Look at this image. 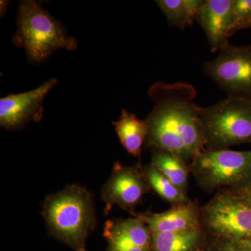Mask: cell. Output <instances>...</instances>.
Listing matches in <instances>:
<instances>
[{
  "mask_svg": "<svg viewBox=\"0 0 251 251\" xmlns=\"http://www.w3.org/2000/svg\"><path fill=\"white\" fill-rule=\"evenodd\" d=\"M148 95L153 106L145 119V148L166 150L190 164L206 150L201 107L195 102L196 89L186 82L158 81Z\"/></svg>",
  "mask_w": 251,
  "mask_h": 251,
  "instance_id": "1",
  "label": "cell"
},
{
  "mask_svg": "<svg viewBox=\"0 0 251 251\" xmlns=\"http://www.w3.org/2000/svg\"><path fill=\"white\" fill-rule=\"evenodd\" d=\"M43 216L54 237L74 251H86L96 226L93 198L87 189L72 185L50 195L44 203Z\"/></svg>",
  "mask_w": 251,
  "mask_h": 251,
  "instance_id": "2",
  "label": "cell"
},
{
  "mask_svg": "<svg viewBox=\"0 0 251 251\" xmlns=\"http://www.w3.org/2000/svg\"><path fill=\"white\" fill-rule=\"evenodd\" d=\"M17 31L13 38L14 45L25 50L28 61L40 64L61 49L75 50V38L67 29L33 0H25L18 5Z\"/></svg>",
  "mask_w": 251,
  "mask_h": 251,
  "instance_id": "3",
  "label": "cell"
},
{
  "mask_svg": "<svg viewBox=\"0 0 251 251\" xmlns=\"http://www.w3.org/2000/svg\"><path fill=\"white\" fill-rule=\"evenodd\" d=\"M206 150L251 145V100L228 97L201 108Z\"/></svg>",
  "mask_w": 251,
  "mask_h": 251,
  "instance_id": "4",
  "label": "cell"
},
{
  "mask_svg": "<svg viewBox=\"0 0 251 251\" xmlns=\"http://www.w3.org/2000/svg\"><path fill=\"white\" fill-rule=\"evenodd\" d=\"M200 187L207 193L233 188L251 180V150H204L189 164Z\"/></svg>",
  "mask_w": 251,
  "mask_h": 251,
  "instance_id": "5",
  "label": "cell"
},
{
  "mask_svg": "<svg viewBox=\"0 0 251 251\" xmlns=\"http://www.w3.org/2000/svg\"><path fill=\"white\" fill-rule=\"evenodd\" d=\"M206 235L224 239L251 237V204L229 189L218 191L200 207Z\"/></svg>",
  "mask_w": 251,
  "mask_h": 251,
  "instance_id": "6",
  "label": "cell"
},
{
  "mask_svg": "<svg viewBox=\"0 0 251 251\" xmlns=\"http://www.w3.org/2000/svg\"><path fill=\"white\" fill-rule=\"evenodd\" d=\"M203 71L227 97L251 100V45L227 44Z\"/></svg>",
  "mask_w": 251,
  "mask_h": 251,
  "instance_id": "7",
  "label": "cell"
},
{
  "mask_svg": "<svg viewBox=\"0 0 251 251\" xmlns=\"http://www.w3.org/2000/svg\"><path fill=\"white\" fill-rule=\"evenodd\" d=\"M150 190L143 169L139 166H128L115 163L110 177L102 189L105 216L115 205L136 216L135 207L142 202Z\"/></svg>",
  "mask_w": 251,
  "mask_h": 251,
  "instance_id": "8",
  "label": "cell"
},
{
  "mask_svg": "<svg viewBox=\"0 0 251 251\" xmlns=\"http://www.w3.org/2000/svg\"><path fill=\"white\" fill-rule=\"evenodd\" d=\"M55 78L40 87L0 99V125L9 130L21 129L30 122H39L44 115V101L50 91L57 85Z\"/></svg>",
  "mask_w": 251,
  "mask_h": 251,
  "instance_id": "9",
  "label": "cell"
},
{
  "mask_svg": "<svg viewBox=\"0 0 251 251\" xmlns=\"http://www.w3.org/2000/svg\"><path fill=\"white\" fill-rule=\"evenodd\" d=\"M103 237L108 242L105 251H151V229L138 216L107 221Z\"/></svg>",
  "mask_w": 251,
  "mask_h": 251,
  "instance_id": "10",
  "label": "cell"
},
{
  "mask_svg": "<svg viewBox=\"0 0 251 251\" xmlns=\"http://www.w3.org/2000/svg\"><path fill=\"white\" fill-rule=\"evenodd\" d=\"M234 0H205L197 21L205 33L212 52L229 44L234 25Z\"/></svg>",
  "mask_w": 251,
  "mask_h": 251,
  "instance_id": "11",
  "label": "cell"
},
{
  "mask_svg": "<svg viewBox=\"0 0 251 251\" xmlns=\"http://www.w3.org/2000/svg\"><path fill=\"white\" fill-rule=\"evenodd\" d=\"M200 207L191 201L186 204L172 206L171 209L159 214L147 212L136 216L148 224L151 234L186 232L202 228Z\"/></svg>",
  "mask_w": 251,
  "mask_h": 251,
  "instance_id": "12",
  "label": "cell"
},
{
  "mask_svg": "<svg viewBox=\"0 0 251 251\" xmlns=\"http://www.w3.org/2000/svg\"><path fill=\"white\" fill-rule=\"evenodd\" d=\"M112 123L122 146L132 156H140L148 134L145 120H140L135 114L122 109L120 119Z\"/></svg>",
  "mask_w": 251,
  "mask_h": 251,
  "instance_id": "13",
  "label": "cell"
},
{
  "mask_svg": "<svg viewBox=\"0 0 251 251\" xmlns=\"http://www.w3.org/2000/svg\"><path fill=\"white\" fill-rule=\"evenodd\" d=\"M205 238L202 228L152 234L151 251H200Z\"/></svg>",
  "mask_w": 251,
  "mask_h": 251,
  "instance_id": "14",
  "label": "cell"
},
{
  "mask_svg": "<svg viewBox=\"0 0 251 251\" xmlns=\"http://www.w3.org/2000/svg\"><path fill=\"white\" fill-rule=\"evenodd\" d=\"M155 2L170 25L183 30L197 20L205 0H156Z\"/></svg>",
  "mask_w": 251,
  "mask_h": 251,
  "instance_id": "15",
  "label": "cell"
},
{
  "mask_svg": "<svg viewBox=\"0 0 251 251\" xmlns=\"http://www.w3.org/2000/svg\"><path fill=\"white\" fill-rule=\"evenodd\" d=\"M151 162L176 187L187 195L191 173L189 164L166 150L152 149Z\"/></svg>",
  "mask_w": 251,
  "mask_h": 251,
  "instance_id": "16",
  "label": "cell"
},
{
  "mask_svg": "<svg viewBox=\"0 0 251 251\" xmlns=\"http://www.w3.org/2000/svg\"><path fill=\"white\" fill-rule=\"evenodd\" d=\"M143 172L150 188H152L162 199L171 203L172 206L191 201L187 195L173 184L152 163L145 166Z\"/></svg>",
  "mask_w": 251,
  "mask_h": 251,
  "instance_id": "17",
  "label": "cell"
},
{
  "mask_svg": "<svg viewBox=\"0 0 251 251\" xmlns=\"http://www.w3.org/2000/svg\"><path fill=\"white\" fill-rule=\"evenodd\" d=\"M200 251H251V237L224 239L206 235Z\"/></svg>",
  "mask_w": 251,
  "mask_h": 251,
  "instance_id": "18",
  "label": "cell"
},
{
  "mask_svg": "<svg viewBox=\"0 0 251 251\" xmlns=\"http://www.w3.org/2000/svg\"><path fill=\"white\" fill-rule=\"evenodd\" d=\"M234 25L232 35L244 29L251 16V0H234Z\"/></svg>",
  "mask_w": 251,
  "mask_h": 251,
  "instance_id": "19",
  "label": "cell"
},
{
  "mask_svg": "<svg viewBox=\"0 0 251 251\" xmlns=\"http://www.w3.org/2000/svg\"><path fill=\"white\" fill-rule=\"evenodd\" d=\"M226 189H229V191L235 193L239 197L243 198V199L245 200L251 204V180L248 181L246 184L242 185V186H238V187L226 188Z\"/></svg>",
  "mask_w": 251,
  "mask_h": 251,
  "instance_id": "20",
  "label": "cell"
},
{
  "mask_svg": "<svg viewBox=\"0 0 251 251\" xmlns=\"http://www.w3.org/2000/svg\"><path fill=\"white\" fill-rule=\"evenodd\" d=\"M9 2L10 1H1V4H0V5H1V6H0V9H1V16H4L5 13H6Z\"/></svg>",
  "mask_w": 251,
  "mask_h": 251,
  "instance_id": "21",
  "label": "cell"
},
{
  "mask_svg": "<svg viewBox=\"0 0 251 251\" xmlns=\"http://www.w3.org/2000/svg\"><path fill=\"white\" fill-rule=\"evenodd\" d=\"M251 18H249V21H247V23H246L245 25H244V29H251Z\"/></svg>",
  "mask_w": 251,
  "mask_h": 251,
  "instance_id": "22",
  "label": "cell"
}]
</instances>
